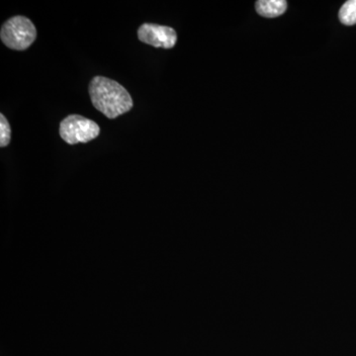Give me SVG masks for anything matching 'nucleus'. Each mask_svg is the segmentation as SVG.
I'll return each mask as SVG.
<instances>
[{
  "instance_id": "obj_5",
  "label": "nucleus",
  "mask_w": 356,
  "mask_h": 356,
  "mask_svg": "<svg viewBox=\"0 0 356 356\" xmlns=\"http://www.w3.org/2000/svg\"><path fill=\"white\" fill-rule=\"evenodd\" d=\"M257 13L266 18H275L286 11L287 2L285 0H259L255 4Z\"/></svg>"
},
{
  "instance_id": "obj_7",
  "label": "nucleus",
  "mask_w": 356,
  "mask_h": 356,
  "mask_svg": "<svg viewBox=\"0 0 356 356\" xmlns=\"http://www.w3.org/2000/svg\"><path fill=\"white\" fill-rule=\"evenodd\" d=\"M11 127L3 114H0V147H6L10 144Z\"/></svg>"
},
{
  "instance_id": "obj_3",
  "label": "nucleus",
  "mask_w": 356,
  "mask_h": 356,
  "mask_svg": "<svg viewBox=\"0 0 356 356\" xmlns=\"http://www.w3.org/2000/svg\"><path fill=\"white\" fill-rule=\"evenodd\" d=\"M60 138L67 144L76 145L79 143L91 142L100 135V127L96 122L81 116L72 114L65 117L60 124Z\"/></svg>"
},
{
  "instance_id": "obj_4",
  "label": "nucleus",
  "mask_w": 356,
  "mask_h": 356,
  "mask_svg": "<svg viewBox=\"0 0 356 356\" xmlns=\"http://www.w3.org/2000/svg\"><path fill=\"white\" fill-rule=\"evenodd\" d=\"M138 39L154 48L172 49L177 44V34L168 26L144 23L138 29Z\"/></svg>"
},
{
  "instance_id": "obj_1",
  "label": "nucleus",
  "mask_w": 356,
  "mask_h": 356,
  "mask_svg": "<svg viewBox=\"0 0 356 356\" xmlns=\"http://www.w3.org/2000/svg\"><path fill=\"white\" fill-rule=\"evenodd\" d=\"M88 91L93 106L107 118H117L133 108L132 96L127 89L108 77H93Z\"/></svg>"
},
{
  "instance_id": "obj_6",
  "label": "nucleus",
  "mask_w": 356,
  "mask_h": 356,
  "mask_svg": "<svg viewBox=\"0 0 356 356\" xmlns=\"http://www.w3.org/2000/svg\"><path fill=\"white\" fill-rule=\"evenodd\" d=\"M339 20L344 25L356 24V0L346 1L339 10Z\"/></svg>"
},
{
  "instance_id": "obj_2",
  "label": "nucleus",
  "mask_w": 356,
  "mask_h": 356,
  "mask_svg": "<svg viewBox=\"0 0 356 356\" xmlns=\"http://www.w3.org/2000/svg\"><path fill=\"white\" fill-rule=\"evenodd\" d=\"M0 39L11 50L25 51L36 41L37 29L29 18L13 16L2 25Z\"/></svg>"
}]
</instances>
